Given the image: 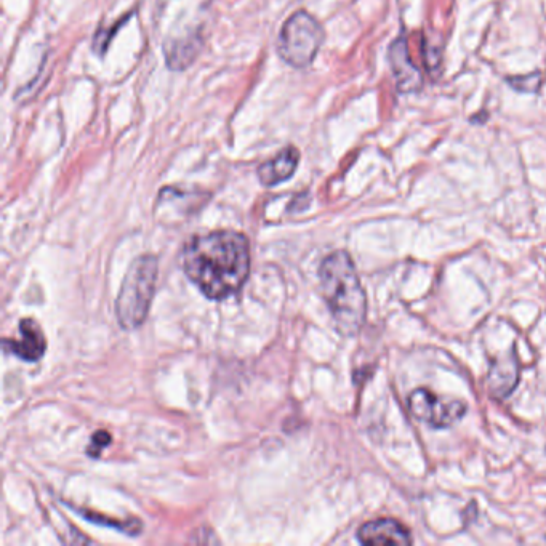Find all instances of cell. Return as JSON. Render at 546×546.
<instances>
[{"label": "cell", "mask_w": 546, "mask_h": 546, "mask_svg": "<svg viewBox=\"0 0 546 546\" xmlns=\"http://www.w3.org/2000/svg\"><path fill=\"white\" fill-rule=\"evenodd\" d=\"M181 263L189 281L210 300L237 294L249 278L250 245L237 231H212L186 242Z\"/></svg>", "instance_id": "1"}, {"label": "cell", "mask_w": 546, "mask_h": 546, "mask_svg": "<svg viewBox=\"0 0 546 546\" xmlns=\"http://www.w3.org/2000/svg\"><path fill=\"white\" fill-rule=\"evenodd\" d=\"M326 33L316 18L306 10H298L287 18L279 33V57L292 68L305 69L318 57Z\"/></svg>", "instance_id": "4"}, {"label": "cell", "mask_w": 546, "mask_h": 546, "mask_svg": "<svg viewBox=\"0 0 546 546\" xmlns=\"http://www.w3.org/2000/svg\"><path fill=\"white\" fill-rule=\"evenodd\" d=\"M201 37H188L165 44V61L170 69H186L199 55L201 50Z\"/></svg>", "instance_id": "11"}, {"label": "cell", "mask_w": 546, "mask_h": 546, "mask_svg": "<svg viewBox=\"0 0 546 546\" xmlns=\"http://www.w3.org/2000/svg\"><path fill=\"white\" fill-rule=\"evenodd\" d=\"M409 410L417 420L433 428H447L466 414L465 402L441 398L433 391L418 388L409 396Z\"/></svg>", "instance_id": "5"}, {"label": "cell", "mask_w": 546, "mask_h": 546, "mask_svg": "<svg viewBox=\"0 0 546 546\" xmlns=\"http://www.w3.org/2000/svg\"><path fill=\"white\" fill-rule=\"evenodd\" d=\"M157 281V260L143 255L133 261L116 300L117 321L124 329L133 330L146 321Z\"/></svg>", "instance_id": "3"}, {"label": "cell", "mask_w": 546, "mask_h": 546, "mask_svg": "<svg viewBox=\"0 0 546 546\" xmlns=\"http://www.w3.org/2000/svg\"><path fill=\"white\" fill-rule=\"evenodd\" d=\"M298 164H300V151L295 146H287L274 159L258 167L261 185L273 188L282 181L289 180L297 170Z\"/></svg>", "instance_id": "9"}, {"label": "cell", "mask_w": 546, "mask_h": 546, "mask_svg": "<svg viewBox=\"0 0 546 546\" xmlns=\"http://www.w3.org/2000/svg\"><path fill=\"white\" fill-rule=\"evenodd\" d=\"M391 71L401 93H414L422 89L423 77L420 69L410 58L406 37H398L390 47Z\"/></svg>", "instance_id": "6"}, {"label": "cell", "mask_w": 546, "mask_h": 546, "mask_svg": "<svg viewBox=\"0 0 546 546\" xmlns=\"http://www.w3.org/2000/svg\"><path fill=\"white\" fill-rule=\"evenodd\" d=\"M322 295L335 327L345 337L359 334L366 322L367 298L358 271L348 253H330L319 268Z\"/></svg>", "instance_id": "2"}, {"label": "cell", "mask_w": 546, "mask_h": 546, "mask_svg": "<svg viewBox=\"0 0 546 546\" xmlns=\"http://www.w3.org/2000/svg\"><path fill=\"white\" fill-rule=\"evenodd\" d=\"M362 545H410L412 535L404 524L396 519H375L366 522L358 530Z\"/></svg>", "instance_id": "7"}, {"label": "cell", "mask_w": 546, "mask_h": 546, "mask_svg": "<svg viewBox=\"0 0 546 546\" xmlns=\"http://www.w3.org/2000/svg\"><path fill=\"white\" fill-rule=\"evenodd\" d=\"M508 84H510L514 90H519V92H537L538 87L542 84V76H540V73H534L527 74V76L510 77V79H508Z\"/></svg>", "instance_id": "12"}, {"label": "cell", "mask_w": 546, "mask_h": 546, "mask_svg": "<svg viewBox=\"0 0 546 546\" xmlns=\"http://www.w3.org/2000/svg\"><path fill=\"white\" fill-rule=\"evenodd\" d=\"M4 350L10 351L23 361L37 362L47 350V340L41 326L34 319H23L20 322V338L4 340Z\"/></svg>", "instance_id": "8"}, {"label": "cell", "mask_w": 546, "mask_h": 546, "mask_svg": "<svg viewBox=\"0 0 546 546\" xmlns=\"http://www.w3.org/2000/svg\"><path fill=\"white\" fill-rule=\"evenodd\" d=\"M111 444V434L106 433V431H98V433L93 434L92 444H90L87 454L90 457L98 458L103 452V449Z\"/></svg>", "instance_id": "13"}, {"label": "cell", "mask_w": 546, "mask_h": 546, "mask_svg": "<svg viewBox=\"0 0 546 546\" xmlns=\"http://www.w3.org/2000/svg\"><path fill=\"white\" fill-rule=\"evenodd\" d=\"M519 382V364L516 354H508L503 358L495 359L490 367L489 391L494 398L505 399L513 393Z\"/></svg>", "instance_id": "10"}]
</instances>
